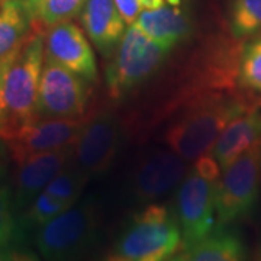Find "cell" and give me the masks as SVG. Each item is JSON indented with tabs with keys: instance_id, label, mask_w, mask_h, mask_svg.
Wrapping results in <instances>:
<instances>
[{
	"instance_id": "obj_1",
	"label": "cell",
	"mask_w": 261,
	"mask_h": 261,
	"mask_svg": "<svg viewBox=\"0 0 261 261\" xmlns=\"http://www.w3.org/2000/svg\"><path fill=\"white\" fill-rule=\"evenodd\" d=\"M185 106L166 130L164 141L186 161H196L214 148L228 123L252 105L241 94L214 92L193 97Z\"/></svg>"
},
{
	"instance_id": "obj_2",
	"label": "cell",
	"mask_w": 261,
	"mask_h": 261,
	"mask_svg": "<svg viewBox=\"0 0 261 261\" xmlns=\"http://www.w3.org/2000/svg\"><path fill=\"white\" fill-rule=\"evenodd\" d=\"M183 248L176 212L167 206L149 203L135 214L109 252L115 261H164Z\"/></svg>"
},
{
	"instance_id": "obj_3",
	"label": "cell",
	"mask_w": 261,
	"mask_h": 261,
	"mask_svg": "<svg viewBox=\"0 0 261 261\" xmlns=\"http://www.w3.org/2000/svg\"><path fill=\"white\" fill-rule=\"evenodd\" d=\"M44 61V34L31 31L22 42V47L5 80V115L8 126L5 141L22 126L38 119V90Z\"/></svg>"
},
{
	"instance_id": "obj_4",
	"label": "cell",
	"mask_w": 261,
	"mask_h": 261,
	"mask_svg": "<svg viewBox=\"0 0 261 261\" xmlns=\"http://www.w3.org/2000/svg\"><path fill=\"white\" fill-rule=\"evenodd\" d=\"M97 240V207L92 200H84L39 226L35 247L45 260H71L92 250Z\"/></svg>"
},
{
	"instance_id": "obj_5",
	"label": "cell",
	"mask_w": 261,
	"mask_h": 261,
	"mask_svg": "<svg viewBox=\"0 0 261 261\" xmlns=\"http://www.w3.org/2000/svg\"><path fill=\"white\" fill-rule=\"evenodd\" d=\"M168 53L167 48L149 38L137 23L129 25L106 68L109 94L113 99L126 96L159 70Z\"/></svg>"
},
{
	"instance_id": "obj_6",
	"label": "cell",
	"mask_w": 261,
	"mask_h": 261,
	"mask_svg": "<svg viewBox=\"0 0 261 261\" xmlns=\"http://www.w3.org/2000/svg\"><path fill=\"white\" fill-rule=\"evenodd\" d=\"M261 189V140L224 170L215 190V226L238 222L254 211Z\"/></svg>"
},
{
	"instance_id": "obj_7",
	"label": "cell",
	"mask_w": 261,
	"mask_h": 261,
	"mask_svg": "<svg viewBox=\"0 0 261 261\" xmlns=\"http://www.w3.org/2000/svg\"><path fill=\"white\" fill-rule=\"evenodd\" d=\"M87 84L74 71L45 58L38 90V119H79L89 99Z\"/></svg>"
},
{
	"instance_id": "obj_8",
	"label": "cell",
	"mask_w": 261,
	"mask_h": 261,
	"mask_svg": "<svg viewBox=\"0 0 261 261\" xmlns=\"http://www.w3.org/2000/svg\"><path fill=\"white\" fill-rule=\"evenodd\" d=\"M216 181L192 167L178 185L176 216L181 229L183 248L197 243L215 228Z\"/></svg>"
},
{
	"instance_id": "obj_9",
	"label": "cell",
	"mask_w": 261,
	"mask_h": 261,
	"mask_svg": "<svg viewBox=\"0 0 261 261\" xmlns=\"http://www.w3.org/2000/svg\"><path fill=\"white\" fill-rule=\"evenodd\" d=\"M121 122L115 113L100 111L83 121L74 144L73 161L86 177L105 173L113 164L121 148Z\"/></svg>"
},
{
	"instance_id": "obj_10",
	"label": "cell",
	"mask_w": 261,
	"mask_h": 261,
	"mask_svg": "<svg viewBox=\"0 0 261 261\" xmlns=\"http://www.w3.org/2000/svg\"><path fill=\"white\" fill-rule=\"evenodd\" d=\"M186 160L173 149L152 151L130 176V195L141 205L155 203L181 183L187 173Z\"/></svg>"
},
{
	"instance_id": "obj_11",
	"label": "cell",
	"mask_w": 261,
	"mask_h": 261,
	"mask_svg": "<svg viewBox=\"0 0 261 261\" xmlns=\"http://www.w3.org/2000/svg\"><path fill=\"white\" fill-rule=\"evenodd\" d=\"M83 121L80 119H37L22 126L6 140L10 159L22 164L32 155L74 145Z\"/></svg>"
},
{
	"instance_id": "obj_12",
	"label": "cell",
	"mask_w": 261,
	"mask_h": 261,
	"mask_svg": "<svg viewBox=\"0 0 261 261\" xmlns=\"http://www.w3.org/2000/svg\"><path fill=\"white\" fill-rule=\"evenodd\" d=\"M87 35L73 20H65L49 28L44 35L45 58L64 65L89 84L97 79V67Z\"/></svg>"
},
{
	"instance_id": "obj_13",
	"label": "cell",
	"mask_w": 261,
	"mask_h": 261,
	"mask_svg": "<svg viewBox=\"0 0 261 261\" xmlns=\"http://www.w3.org/2000/svg\"><path fill=\"white\" fill-rule=\"evenodd\" d=\"M74 157V145L32 155L19 164L15 177L13 200L16 211H27L41 192Z\"/></svg>"
},
{
	"instance_id": "obj_14",
	"label": "cell",
	"mask_w": 261,
	"mask_h": 261,
	"mask_svg": "<svg viewBox=\"0 0 261 261\" xmlns=\"http://www.w3.org/2000/svg\"><path fill=\"white\" fill-rule=\"evenodd\" d=\"M80 22L86 35L103 57L112 56L126 31L115 0H86Z\"/></svg>"
},
{
	"instance_id": "obj_15",
	"label": "cell",
	"mask_w": 261,
	"mask_h": 261,
	"mask_svg": "<svg viewBox=\"0 0 261 261\" xmlns=\"http://www.w3.org/2000/svg\"><path fill=\"white\" fill-rule=\"evenodd\" d=\"M261 140V102L237 116L222 130L212 154L222 170Z\"/></svg>"
},
{
	"instance_id": "obj_16",
	"label": "cell",
	"mask_w": 261,
	"mask_h": 261,
	"mask_svg": "<svg viewBox=\"0 0 261 261\" xmlns=\"http://www.w3.org/2000/svg\"><path fill=\"white\" fill-rule=\"evenodd\" d=\"M134 23L168 51L181 44L192 31V23L186 12L180 9L178 5L142 10Z\"/></svg>"
},
{
	"instance_id": "obj_17",
	"label": "cell",
	"mask_w": 261,
	"mask_h": 261,
	"mask_svg": "<svg viewBox=\"0 0 261 261\" xmlns=\"http://www.w3.org/2000/svg\"><path fill=\"white\" fill-rule=\"evenodd\" d=\"M247 258V247L238 232L226 226H215L197 243L181 248L174 260L181 261H240Z\"/></svg>"
},
{
	"instance_id": "obj_18",
	"label": "cell",
	"mask_w": 261,
	"mask_h": 261,
	"mask_svg": "<svg viewBox=\"0 0 261 261\" xmlns=\"http://www.w3.org/2000/svg\"><path fill=\"white\" fill-rule=\"evenodd\" d=\"M22 245V228L16 219L13 190L0 183V260L28 258Z\"/></svg>"
},
{
	"instance_id": "obj_19",
	"label": "cell",
	"mask_w": 261,
	"mask_h": 261,
	"mask_svg": "<svg viewBox=\"0 0 261 261\" xmlns=\"http://www.w3.org/2000/svg\"><path fill=\"white\" fill-rule=\"evenodd\" d=\"M31 28L44 34L54 25L80 16L86 0H25Z\"/></svg>"
},
{
	"instance_id": "obj_20",
	"label": "cell",
	"mask_w": 261,
	"mask_h": 261,
	"mask_svg": "<svg viewBox=\"0 0 261 261\" xmlns=\"http://www.w3.org/2000/svg\"><path fill=\"white\" fill-rule=\"evenodd\" d=\"M25 0H0V58L31 34Z\"/></svg>"
},
{
	"instance_id": "obj_21",
	"label": "cell",
	"mask_w": 261,
	"mask_h": 261,
	"mask_svg": "<svg viewBox=\"0 0 261 261\" xmlns=\"http://www.w3.org/2000/svg\"><path fill=\"white\" fill-rule=\"evenodd\" d=\"M228 25L237 39L261 34V0H231Z\"/></svg>"
},
{
	"instance_id": "obj_22",
	"label": "cell",
	"mask_w": 261,
	"mask_h": 261,
	"mask_svg": "<svg viewBox=\"0 0 261 261\" xmlns=\"http://www.w3.org/2000/svg\"><path fill=\"white\" fill-rule=\"evenodd\" d=\"M238 84L244 92L261 96V35L252 38L241 51Z\"/></svg>"
},
{
	"instance_id": "obj_23",
	"label": "cell",
	"mask_w": 261,
	"mask_h": 261,
	"mask_svg": "<svg viewBox=\"0 0 261 261\" xmlns=\"http://www.w3.org/2000/svg\"><path fill=\"white\" fill-rule=\"evenodd\" d=\"M89 181V178L82 173V170L74 164V161L71 160L67 166H65L56 178L47 186V190L49 195L56 196L58 199L64 200L70 205H74L79 200V197L83 192L86 183Z\"/></svg>"
},
{
	"instance_id": "obj_24",
	"label": "cell",
	"mask_w": 261,
	"mask_h": 261,
	"mask_svg": "<svg viewBox=\"0 0 261 261\" xmlns=\"http://www.w3.org/2000/svg\"><path fill=\"white\" fill-rule=\"evenodd\" d=\"M71 206L73 205L67 203L56 196L49 195L47 190H44L28 206V209L25 211L23 221L29 226H38L39 228L42 225L48 224L49 221H53L56 216L63 214L64 211H67Z\"/></svg>"
},
{
	"instance_id": "obj_25",
	"label": "cell",
	"mask_w": 261,
	"mask_h": 261,
	"mask_svg": "<svg viewBox=\"0 0 261 261\" xmlns=\"http://www.w3.org/2000/svg\"><path fill=\"white\" fill-rule=\"evenodd\" d=\"M25 41V39H23ZM22 41V42H23ZM22 42L18 47L13 48L10 53L6 56L0 58V138H6L8 134V126H6V115H5V80H6V74L9 71L10 65L15 61V58L18 56L19 49L22 47Z\"/></svg>"
},
{
	"instance_id": "obj_26",
	"label": "cell",
	"mask_w": 261,
	"mask_h": 261,
	"mask_svg": "<svg viewBox=\"0 0 261 261\" xmlns=\"http://www.w3.org/2000/svg\"><path fill=\"white\" fill-rule=\"evenodd\" d=\"M115 3L128 27L137 20L141 12L144 10L142 0H115Z\"/></svg>"
},
{
	"instance_id": "obj_27",
	"label": "cell",
	"mask_w": 261,
	"mask_h": 261,
	"mask_svg": "<svg viewBox=\"0 0 261 261\" xmlns=\"http://www.w3.org/2000/svg\"><path fill=\"white\" fill-rule=\"evenodd\" d=\"M10 157L9 147H8V142L0 138V180L5 176V171L8 168V160Z\"/></svg>"
}]
</instances>
